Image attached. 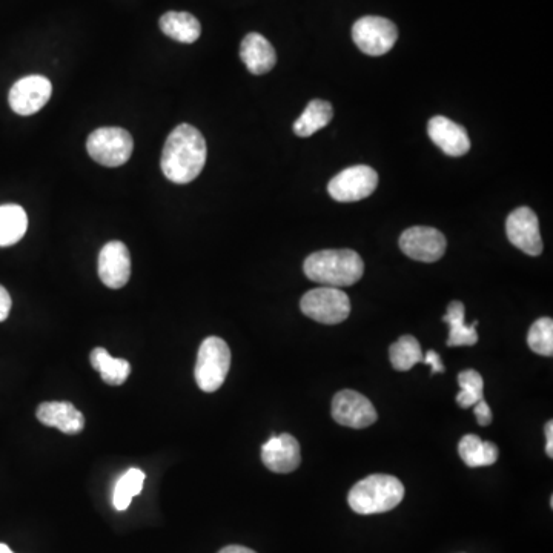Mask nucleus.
<instances>
[{
  "label": "nucleus",
  "instance_id": "4be33fe9",
  "mask_svg": "<svg viewBox=\"0 0 553 553\" xmlns=\"http://www.w3.org/2000/svg\"><path fill=\"white\" fill-rule=\"evenodd\" d=\"M334 110L326 100L314 99L306 106L305 113L294 123V133L299 137H311L317 131L323 130L329 125Z\"/></svg>",
  "mask_w": 553,
  "mask_h": 553
},
{
  "label": "nucleus",
  "instance_id": "6ab92c4d",
  "mask_svg": "<svg viewBox=\"0 0 553 553\" xmlns=\"http://www.w3.org/2000/svg\"><path fill=\"white\" fill-rule=\"evenodd\" d=\"M458 454L467 467H486L497 463L500 457L497 444L483 441L478 435L467 434L458 443Z\"/></svg>",
  "mask_w": 553,
  "mask_h": 553
},
{
  "label": "nucleus",
  "instance_id": "2eb2a0df",
  "mask_svg": "<svg viewBox=\"0 0 553 553\" xmlns=\"http://www.w3.org/2000/svg\"><path fill=\"white\" fill-rule=\"evenodd\" d=\"M428 134L432 142L451 157H461L471 150V140L463 126L448 117L435 116L429 120Z\"/></svg>",
  "mask_w": 553,
  "mask_h": 553
},
{
  "label": "nucleus",
  "instance_id": "c85d7f7f",
  "mask_svg": "<svg viewBox=\"0 0 553 553\" xmlns=\"http://www.w3.org/2000/svg\"><path fill=\"white\" fill-rule=\"evenodd\" d=\"M11 306H13V302H11L10 294L4 286L0 285V323L7 320Z\"/></svg>",
  "mask_w": 553,
  "mask_h": 553
},
{
  "label": "nucleus",
  "instance_id": "c756f323",
  "mask_svg": "<svg viewBox=\"0 0 553 553\" xmlns=\"http://www.w3.org/2000/svg\"><path fill=\"white\" fill-rule=\"evenodd\" d=\"M423 363L432 366V374H437V372L441 374V372H444V366L443 363H441L440 355L435 351H429L428 354L424 355Z\"/></svg>",
  "mask_w": 553,
  "mask_h": 553
},
{
  "label": "nucleus",
  "instance_id": "473e14b6",
  "mask_svg": "<svg viewBox=\"0 0 553 553\" xmlns=\"http://www.w3.org/2000/svg\"><path fill=\"white\" fill-rule=\"evenodd\" d=\"M0 553H13L11 552L10 547L7 546V544L0 543Z\"/></svg>",
  "mask_w": 553,
  "mask_h": 553
},
{
  "label": "nucleus",
  "instance_id": "b1692460",
  "mask_svg": "<svg viewBox=\"0 0 553 553\" xmlns=\"http://www.w3.org/2000/svg\"><path fill=\"white\" fill-rule=\"evenodd\" d=\"M392 366L395 371H411L417 363L423 361L424 355L420 343L412 335H403L389 349Z\"/></svg>",
  "mask_w": 553,
  "mask_h": 553
},
{
  "label": "nucleus",
  "instance_id": "9b49d317",
  "mask_svg": "<svg viewBox=\"0 0 553 553\" xmlns=\"http://www.w3.org/2000/svg\"><path fill=\"white\" fill-rule=\"evenodd\" d=\"M53 94V85L44 76H28L14 83L8 102L11 110L19 116H33L39 113Z\"/></svg>",
  "mask_w": 553,
  "mask_h": 553
},
{
  "label": "nucleus",
  "instance_id": "ddd939ff",
  "mask_svg": "<svg viewBox=\"0 0 553 553\" xmlns=\"http://www.w3.org/2000/svg\"><path fill=\"white\" fill-rule=\"evenodd\" d=\"M262 461L275 474H291L302 464L299 441L289 434L274 435L262 448Z\"/></svg>",
  "mask_w": 553,
  "mask_h": 553
},
{
  "label": "nucleus",
  "instance_id": "39448f33",
  "mask_svg": "<svg viewBox=\"0 0 553 553\" xmlns=\"http://www.w3.org/2000/svg\"><path fill=\"white\" fill-rule=\"evenodd\" d=\"M300 309L306 317L323 325H338L351 314V300L340 288L322 286L303 295Z\"/></svg>",
  "mask_w": 553,
  "mask_h": 553
},
{
  "label": "nucleus",
  "instance_id": "f257e3e1",
  "mask_svg": "<svg viewBox=\"0 0 553 553\" xmlns=\"http://www.w3.org/2000/svg\"><path fill=\"white\" fill-rule=\"evenodd\" d=\"M206 140L197 128L188 123L177 126L169 134L163 146L162 166L166 179L185 185L191 183L202 173L206 163Z\"/></svg>",
  "mask_w": 553,
  "mask_h": 553
},
{
  "label": "nucleus",
  "instance_id": "f8f14e48",
  "mask_svg": "<svg viewBox=\"0 0 553 553\" xmlns=\"http://www.w3.org/2000/svg\"><path fill=\"white\" fill-rule=\"evenodd\" d=\"M506 234L509 242L524 254L537 257L543 252V239L537 214L527 206L510 212L506 222Z\"/></svg>",
  "mask_w": 553,
  "mask_h": 553
},
{
  "label": "nucleus",
  "instance_id": "bb28decb",
  "mask_svg": "<svg viewBox=\"0 0 553 553\" xmlns=\"http://www.w3.org/2000/svg\"><path fill=\"white\" fill-rule=\"evenodd\" d=\"M527 345L535 354L543 357L553 355V322L552 318L543 317L530 326L527 334Z\"/></svg>",
  "mask_w": 553,
  "mask_h": 553
},
{
  "label": "nucleus",
  "instance_id": "f3484780",
  "mask_svg": "<svg viewBox=\"0 0 553 553\" xmlns=\"http://www.w3.org/2000/svg\"><path fill=\"white\" fill-rule=\"evenodd\" d=\"M240 59L245 63L249 73L262 76L275 67L277 54L265 36L249 33L240 45Z\"/></svg>",
  "mask_w": 553,
  "mask_h": 553
},
{
  "label": "nucleus",
  "instance_id": "0eeeda50",
  "mask_svg": "<svg viewBox=\"0 0 553 553\" xmlns=\"http://www.w3.org/2000/svg\"><path fill=\"white\" fill-rule=\"evenodd\" d=\"M352 39L358 50L368 56L378 57L389 53L398 39V30L385 17L366 16L358 19L352 28Z\"/></svg>",
  "mask_w": 553,
  "mask_h": 553
},
{
  "label": "nucleus",
  "instance_id": "f03ea898",
  "mask_svg": "<svg viewBox=\"0 0 553 553\" xmlns=\"http://www.w3.org/2000/svg\"><path fill=\"white\" fill-rule=\"evenodd\" d=\"M306 277L331 288L352 286L365 274V263L352 249H325L305 260Z\"/></svg>",
  "mask_w": 553,
  "mask_h": 553
},
{
  "label": "nucleus",
  "instance_id": "4468645a",
  "mask_svg": "<svg viewBox=\"0 0 553 553\" xmlns=\"http://www.w3.org/2000/svg\"><path fill=\"white\" fill-rule=\"evenodd\" d=\"M99 277L103 285L120 289L130 282V251L122 242H110L103 246L99 254Z\"/></svg>",
  "mask_w": 553,
  "mask_h": 553
},
{
  "label": "nucleus",
  "instance_id": "423d86ee",
  "mask_svg": "<svg viewBox=\"0 0 553 553\" xmlns=\"http://www.w3.org/2000/svg\"><path fill=\"white\" fill-rule=\"evenodd\" d=\"M87 150L91 159L106 168H117L130 160L134 150L131 134L122 128H99L87 140Z\"/></svg>",
  "mask_w": 553,
  "mask_h": 553
},
{
  "label": "nucleus",
  "instance_id": "7c9ffc66",
  "mask_svg": "<svg viewBox=\"0 0 553 553\" xmlns=\"http://www.w3.org/2000/svg\"><path fill=\"white\" fill-rule=\"evenodd\" d=\"M546 437V454L547 457L553 458V421L546 424Z\"/></svg>",
  "mask_w": 553,
  "mask_h": 553
},
{
  "label": "nucleus",
  "instance_id": "aec40b11",
  "mask_svg": "<svg viewBox=\"0 0 553 553\" xmlns=\"http://www.w3.org/2000/svg\"><path fill=\"white\" fill-rule=\"evenodd\" d=\"M443 322L448 323L449 338L448 346H474L478 342L477 325L475 322L472 326H467L464 323V305L461 302H451L448 305V311L443 317Z\"/></svg>",
  "mask_w": 553,
  "mask_h": 553
},
{
  "label": "nucleus",
  "instance_id": "a878e982",
  "mask_svg": "<svg viewBox=\"0 0 553 553\" xmlns=\"http://www.w3.org/2000/svg\"><path fill=\"white\" fill-rule=\"evenodd\" d=\"M458 385L461 391L457 395V403L460 408L469 409L478 401L484 400V381L480 372L474 369L458 374Z\"/></svg>",
  "mask_w": 553,
  "mask_h": 553
},
{
  "label": "nucleus",
  "instance_id": "1a4fd4ad",
  "mask_svg": "<svg viewBox=\"0 0 553 553\" xmlns=\"http://www.w3.org/2000/svg\"><path fill=\"white\" fill-rule=\"evenodd\" d=\"M446 246V237L438 229L429 226L406 229L400 237L401 251L417 262H438L446 252Z\"/></svg>",
  "mask_w": 553,
  "mask_h": 553
},
{
  "label": "nucleus",
  "instance_id": "9d476101",
  "mask_svg": "<svg viewBox=\"0 0 553 553\" xmlns=\"http://www.w3.org/2000/svg\"><path fill=\"white\" fill-rule=\"evenodd\" d=\"M332 418L351 429H365L377 421L378 414L368 397L355 391H342L332 400Z\"/></svg>",
  "mask_w": 553,
  "mask_h": 553
},
{
  "label": "nucleus",
  "instance_id": "393cba45",
  "mask_svg": "<svg viewBox=\"0 0 553 553\" xmlns=\"http://www.w3.org/2000/svg\"><path fill=\"white\" fill-rule=\"evenodd\" d=\"M145 483V474L140 469H130L123 474L114 487L113 504L117 510H126L130 507L134 497L142 492Z\"/></svg>",
  "mask_w": 553,
  "mask_h": 553
},
{
  "label": "nucleus",
  "instance_id": "7ed1b4c3",
  "mask_svg": "<svg viewBox=\"0 0 553 553\" xmlns=\"http://www.w3.org/2000/svg\"><path fill=\"white\" fill-rule=\"evenodd\" d=\"M404 486L392 475L375 474L358 481L348 495L355 514H385L403 501Z\"/></svg>",
  "mask_w": 553,
  "mask_h": 553
},
{
  "label": "nucleus",
  "instance_id": "20e7f679",
  "mask_svg": "<svg viewBox=\"0 0 553 553\" xmlns=\"http://www.w3.org/2000/svg\"><path fill=\"white\" fill-rule=\"evenodd\" d=\"M231 368V349L225 340L219 337H208L200 345L197 354L196 375L197 386L203 392L219 391L228 377Z\"/></svg>",
  "mask_w": 553,
  "mask_h": 553
},
{
  "label": "nucleus",
  "instance_id": "a211bd4d",
  "mask_svg": "<svg viewBox=\"0 0 553 553\" xmlns=\"http://www.w3.org/2000/svg\"><path fill=\"white\" fill-rule=\"evenodd\" d=\"M159 24L165 36L177 40L180 44H194L202 34L199 20L191 13L169 11L160 17Z\"/></svg>",
  "mask_w": 553,
  "mask_h": 553
},
{
  "label": "nucleus",
  "instance_id": "6e6552de",
  "mask_svg": "<svg viewBox=\"0 0 553 553\" xmlns=\"http://www.w3.org/2000/svg\"><path fill=\"white\" fill-rule=\"evenodd\" d=\"M378 186V174L371 166L357 165L345 169L329 182V196L337 202L351 203L368 199Z\"/></svg>",
  "mask_w": 553,
  "mask_h": 553
},
{
  "label": "nucleus",
  "instance_id": "cd10ccee",
  "mask_svg": "<svg viewBox=\"0 0 553 553\" xmlns=\"http://www.w3.org/2000/svg\"><path fill=\"white\" fill-rule=\"evenodd\" d=\"M474 414L480 426H489L492 423V411L486 401H478L474 406Z\"/></svg>",
  "mask_w": 553,
  "mask_h": 553
},
{
  "label": "nucleus",
  "instance_id": "412c9836",
  "mask_svg": "<svg viewBox=\"0 0 553 553\" xmlns=\"http://www.w3.org/2000/svg\"><path fill=\"white\" fill-rule=\"evenodd\" d=\"M91 365L99 372L106 385L120 386L130 377V361L114 358L103 348H96L90 355Z\"/></svg>",
  "mask_w": 553,
  "mask_h": 553
},
{
  "label": "nucleus",
  "instance_id": "dca6fc26",
  "mask_svg": "<svg viewBox=\"0 0 553 553\" xmlns=\"http://www.w3.org/2000/svg\"><path fill=\"white\" fill-rule=\"evenodd\" d=\"M37 420L48 428L59 429L63 434L77 435L85 428L82 412L68 401H48L40 404L36 412Z\"/></svg>",
  "mask_w": 553,
  "mask_h": 553
},
{
  "label": "nucleus",
  "instance_id": "2f4dec72",
  "mask_svg": "<svg viewBox=\"0 0 553 553\" xmlns=\"http://www.w3.org/2000/svg\"><path fill=\"white\" fill-rule=\"evenodd\" d=\"M219 553H257L245 546H226Z\"/></svg>",
  "mask_w": 553,
  "mask_h": 553
},
{
  "label": "nucleus",
  "instance_id": "5701e85b",
  "mask_svg": "<svg viewBox=\"0 0 553 553\" xmlns=\"http://www.w3.org/2000/svg\"><path fill=\"white\" fill-rule=\"evenodd\" d=\"M27 229L28 216L22 206H0V246L16 245Z\"/></svg>",
  "mask_w": 553,
  "mask_h": 553
}]
</instances>
